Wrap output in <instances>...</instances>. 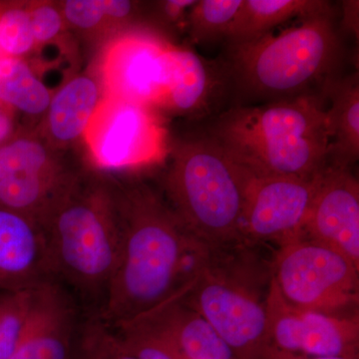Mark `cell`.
<instances>
[{"instance_id": "1f68e13d", "label": "cell", "mask_w": 359, "mask_h": 359, "mask_svg": "<svg viewBox=\"0 0 359 359\" xmlns=\"http://www.w3.org/2000/svg\"><path fill=\"white\" fill-rule=\"evenodd\" d=\"M11 123L9 118L6 115L0 113V141L6 138L11 132Z\"/></svg>"}, {"instance_id": "d6a6232c", "label": "cell", "mask_w": 359, "mask_h": 359, "mask_svg": "<svg viewBox=\"0 0 359 359\" xmlns=\"http://www.w3.org/2000/svg\"><path fill=\"white\" fill-rule=\"evenodd\" d=\"M2 56V54H1V52H0V57H1Z\"/></svg>"}, {"instance_id": "f1b7e54d", "label": "cell", "mask_w": 359, "mask_h": 359, "mask_svg": "<svg viewBox=\"0 0 359 359\" xmlns=\"http://www.w3.org/2000/svg\"><path fill=\"white\" fill-rule=\"evenodd\" d=\"M342 30L353 34L358 40L359 36V1L358 0H346L341 2Z\"/></svg>"}, {"instance_id": "cb8c5ba5", "label": "cell", "mask_w": 359, "mask_h": 359, "mask_svg": "<svg viewBox=\"0 0 359 359\" xmlns=\"http://www.w3.org/2000/svg\"><path fill=\"white\" fill-rule=\"evenodd\" d=\"M74 359H140L115 330L98 318H85Z\"/></svg>"}, {"instance_id": "484cf974", "label": "cell", "mask_w": 359, "mask_h": 359, "mask_svg": "<svg viewBox=\"0 0 359 359\" xmlns=\"http://www.w3.org/2000/svg\"><path fill=\"white\" fill-rule=\"evenodd\" d=\"M34 42L29 13L14 8L0 15V52L2 55L18 57L29 51Z\"/></svg>"}, {"instance_id": "44dd1931", "label": "cell", "mask_w": 359, "mask_h": 359, "mask_svg": "<svg viewBox=\"0 0 359 359\" xmlns=\"http://www.w3.org/2000/svg\"><path fill=\"white\" fill-rule=\"evenodd\" d=\"M42 285L0 292V359L11 358L20 344L36 309Z\"/></svg>"}, {"instance_id": "7a4b0ae2", "label": "cell", "mask_w": 359, "mask_h": 359, "mask_svg": "<svg viewBox=\"0 0 359 359\" xmlns=\"http://www.w3.org/2000/svg\"><path fill=\"white\" fill-rule=\"evenodd\" d=\"M344 56L332 8L276 34L229 44L221 65L233 106H252L325 94L342 75Z\"/></svg>"}, {"instance_id": "30bf717a", "label": "cell", "mask_w": 359, "mask_h": 359, "mask_svg": "<svg viewBox=\"0 0 359 359\" xmlns=\"http://www.w3.org/2000/svg\"><path fill=\"white\" fill-rule=\"evenodd\" d=\"M325 171V170H323ZM321 174L254 178L248 193L242 235L254 244H287L302 235L311 212Z\"/></svg>"}, {"instance_id": "5bb4252c", "label": "cell", "mask_w": 359, "mask_h": 359, "mask_svg": "<svg viewBox=\"0 0 359 359\" xmlns=\"http://www.w3.org/2000/svg\"><path fill=\"white\" fill-rule=\"evenodd\" d=\"M53 280L41 224L0 205V292L34 289Z\"/></svg>"}, {"instance_id": "8fae6325", "label": "cell", "mask_w": 359, "mask_h": 359, "mask_svg": "<svg viewBox=\"0 0 359 359\" xmlns=\"http://www.w3.org/2000/svg\"><path fill=\"white\" fill-rule=\"evenodd\" d=\"M170 45L145 33H132L116 39L106 49L101 63L105 96L150 108L163 106Z\"/></svg>"}, {"instance_id": "2e32d148", "label": "cell", "mask_w": 359, "mask_h": 359, "mask_svg": "<svg viewBox=\"0 0 359 359\" xmlns=\"http://www.w3.org/2000/svg\"><path fill=\"white\" fill-rule=\"evenodd\" d=\"M183 292L138 320L162 335L181 359H237L212 325L184 301Z\"/></svg>"}, {"instance_id": "5b68a950", "label": "cell", "mask_w": 359, "mask_h": 359, "mask_svg": "<svg viewBox=\"0 0 359 359\" xmlns=\"http://www.w3.org/2000/svg\"><path fill=\"white\" fill-rule=\"evenodd\" d=\"M255 177L205 132L182 143L166 180L169 205L208 250L245 240L243 218Z\"/></svg>"}, {"instance_id": "4316f807", "label": "cell", "mask_w": 359, "mask_h": 359, "mask_svg": "<svg viewBox=\"0 0 359 359\" xmlns=\"http://www.w3.org/2000/svg\"><path fill=\"white\" fill-rule=\"evenodd\" d=\"M65 13L66 18L78 27H95L105 15L103 0H68Z\"/></svg>"}, {"instance_id": "83f0119b", "label": "cell", "mask_w": 359, "mask_h": 359, "mask_svg": "<svg viewBox=\"0 0 359 359\" xmlns=\"http://www.w3.org/2000/svg\"><path fill=\"white\" fill-rule=\"evenodd\" d=\"M35 41L46 42L58 34L62 27V18L50 6L36 7L29 13Z\"/></svg>"}, {"instance_id": "f546056e", "label": "cell", "mask_w": 359, "mask_h": 359, "mask_svg": "<svg viewBox=\"0 0 359 359\" xmlns=\"http://www.w3.org/2000/svg\"><path fill=\"white\" fill-rule=\"evenodd\" d=\"M257 359H346L340 358H314V356L302 355V354L289 353L268 344Z\"/></svg>"}, {"instance_id": "4fadbf2b", "label": "cell", "mask_w": 359, "mask_h": 359, "mask_svg": "<svg viewBox=\"0 0 359 359\" xmlns=\"http://www.w3.org/2000/svg\"><path fill=\"white\" fill-rule=\"evenodd\" d=\"M85 318L60 285L45 283L32 320L8 359H74Z\"/></svg>"}, {"instance_id": "277c9868", "label": "cell", "mask_w": 359, "mask_h": 359, "mask_svg": "<svg viewBox=\"0 0 359 359\" xmlns=\"http://www.w3.org/2000/svg\"><path fill=\"white\" fill-rule=\"evenodd\" d=\"M39 224L54 280L85 316H98L121 250L119 199L102 187L72 185Z\"/></svg>"}, {"instance_id": "ffe728a7", "label": "cell", "mask_w": 359, "mask_h": 359, "mask_svg": "<svg viewBox=\"0 0 359 359\" xmlns=\"http://www.w3.org/2000/svg\"><path fill=\"white\" fill-rule=\"evenodd\" d=\"M0 100L28 114H39L51 102L48 89L33 74L25 61L0 57Z\"/></svg>"}, {"instance_id": "d4e9b609", "label": "cell", "mask_w": 359, "mask_h": 359, "mask_svg": "<svg viewBox=\"0 0 359 359\" xmlns=\"http://www.w3.org/2000/svg\"><path fill=\"white\" fill-rule=\"evenodd\" d=\"M113 328L125 346L140 359H181L169 342L145 321L136 320Z\"/></svg>"}, {"instance_id": "3957f363", "label": "cell", "mask_w": 359, "mask_h": 359, "mask_svg": "<svg viewBox=\"0 0 359 359\" xmlns=\"http://www.w3.org/2000/svg\"><path fill=\"white\" fill-rule=\"evenodd\" d=\"M327 110L325 94L231 106L204 131L255 178L311 179L327 167Z\"/></svg>"}, {"instance_id": "7402d4cb", "label": "cell", "mask_w": 359, "mask_h": 359, "mask_svg": "<svg viewBox=\"0 0 359 359\" xmlns=\"http://www.w3.org/2000/svg\"><path fill=\"white\" fill-rule=\"evenodd\" d=\"M243 0H197L189 11L187 25L196 43L226 40Z\"/></svg>"}, {"instance_id": "d6986e66", "label": "cell", "mask_w": 359, "mask_h": 359, "mask_svg": "<svg viewBox=\"0 0 359 359\" xmlns=\"http://www.w3.org/2000/svg\"><path fill=\"white\" fill-rule=\"evenodd\" d=\"M99 103L98 87L88 77L71 80L51 99L49 128L57 140L71 141L84 130Z\"/></svg>"}, {"instance_id": "ba28073f", "label": "cell", "mask_w": 359, "mask_h": 359, "mask_svg": "<svg viewBox=\"0 0 359 359\" xmlns=\"http://www.w3.org/2000/svg\"><path fill=\"white\" fill-rule=\"evenodd\" d=\"M97 165L110 169L141 166L160 160L165 131L150 107L105 96L84 130Z\"/></svg>"}, {"instance_id": "603a6c76", "label": "cell", "mask_w": 359, "mask_h": 359, "mask_svg": "<svg viewBox=\"0 0 359 359\" xmlns=\"http://www.w3.org/2000/svg\"><path fill=\"white\" fill-rule=\"evenodd\" d=\"M11 176H37L68 184L54 173L45 149L37 142L25 139L0 148V179Z\"/></svg>"}, {"instance_id": "e0dca14e", "label": "cell", "mask_w": 359, "mask_h": 359, "mask_svg": "<svg viewBox=\"0 0 359 359\" xmlns=\"http://www.w3.org/2000/svg\"><path fill=\"white\" fill-rule=\"evenodd\" d=\"M327 107V166L351 169L359 159L358 71L340 75L325 89Z\"/></svg>"}, {"instance_id": "7c38bea8", "label": "cell", "mask_w": 359, "mask_h": 359, "mask_svg": "<svg viewBox=\"0 0 359 359\" xmlns=\"http://www.w3.org/2000/svg\"><path fill=\"white\" fill-rule=\"evenodd\" d=\"M301 236L337 250L359 269V183L351 169L325 168Z\"/></svg>"}, {"instance_id": "52a82bcc", "label": "cell", "mask_w": 359, "mask_h": 359, "mask_svg": "<svg viewBox=\"0 0 359 359\" xmlns=\"http://www.w3.org/2000/svg\"><path fill=\"white\" fill-rule=\"evenodd\" d=\"M359 269L337 250L299 236L280 247L273 280L294 308L344 316L358 308Z\"/></svg>"}, {"instance_id": "6da1fadb", "label": "cell", "mask_w": 359, "mask_h": 359, "mask_svg": "<svg viewBox=\"0 0 359 359\" xmlns=\"http://www.w3.org/2000/svg\"><path fill=\"white\" fill-rule=\"evenodd\" d=\"M118 199L119 261L105 304L95 316L111 327L138 320L188 289L209 252L152 192L135 189Z\"/></svg>"}, {"instance_id": "ac0fdd59", "label": "cell", "mask_w": 359, "mask_h": 359, "mask_svg": "<svg viewBox=\"0 0 359 359\" xmlns=\"http://www.w3.org/2000/svg\"><path fill=\"white\" fill-rule=\"evenodd\" d=\"M332 8L330 2L323 0H243L224 41L228 45L252 41L289 20H304Z\"/></svg>"}, {"instance_id": "9a60e30c", "label": "cell", "mask_w": 359, "mask_h": 359, "mask_svg": "<svg viewBox=\"0 0 359 359\" xmlns=\"http://www.w3.org/2000/svg\"><path fill=\"white\" fill-rule=\"evenodd\" d=\"M167 91L163 106L194 116L209 114L219 92L228 91L223 65L212 63L189 48L170 45Z\"/></svg>"}, {"instance_id": "4dcf8cb0", "label": "cell", "mask_w": 359, "mask_h": 359, "mask_svg": "<svg viewBox=\"0 0 359 359\" xmlns=\"http://www.w3.org/2000/svg\"><path fill=\"white\" fill-rule=\"evenodd\" d=\"M105 15L116 18H124L132 13V6L130 1L123 0H103Z\"/></svg>"}, {"instance_id": "9c48e42d", "label": "cell", "mask_w": 359, "mask_h": 359, "mask_svg": "<svg viewBox=\"0 0 359 359\" xmlns=\"http://www.w3.org/2000/svg\"><path fill=\"white\" fill-rule=\"evenodd\" d=\"M269 344L314 358L358 359V316H330L294 308L271 280L266 297Z\"/></svg>"}, {"instance_id": "8992f818", "label": "cell", "mask_w": 359, "mask_h": 359, "mask_svg": "<svg viewBox=\"0 0 359 359\" xmlns=\"http://www.w3.org/2000/svg\"><path fill=\"white\" fill-rule=\"evenodd\" d=\"M269 287L205 261L183 299L212 325L236 358L257 359L269 344Z\"/></svg>"}]
</instances>
